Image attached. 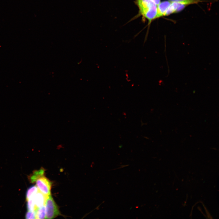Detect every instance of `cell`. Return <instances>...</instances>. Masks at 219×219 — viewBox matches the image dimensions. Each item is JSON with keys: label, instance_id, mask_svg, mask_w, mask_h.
<instances>
[{"label": "cell", "instance_id": "obj_1", "mask_svg": "<svg viewBox=\"0 0 219 219\" xmlns=\"http://www.w3.org/2000/svg\"><path fill=\"white\" fill-rule=\"evenodd\" d=\"M138 8V16H141L143 20L148 21L149 23L156 19L157 6L151 0H134Z\"/></svg>", "mask_w": 219, "mask_h": 219}, {"label": "cell", "instance_id": "obj_2", "mask_svg": "<svg viewBox=\"0 0 219 219\" xmlns=\"http://www.w3.org/2000/svg\"><path fill=\"white\" fill-rule=\"evenodd\" d=\"M45 206L46 219H53L60 215L58 207L51 195L47 197Z\"/></svg>", "mask_w": 219, "mask_h": 219}, {"label": "cell", "instance_id": "obj_3", "mask_svg": "<svg viewBox=\"0 0 219 219\" xmlns=\"http://www.w3.org/2000/svg\"><path fill=\"white\" fill-rule=\"evenodd\" d=\"M35 182L39 191L46 196L50 195L52 182L44 175L38 178Z\"/></svg>", "mask_w": 219, "mask_h": 219}, {"label": "cell", "instance_id": "obj_4", "mask_svg": "<svg viewBox=\"0 0 219 219\" xmlns=\"http://www.w3.org/2000/svg\"><path fill=\"white\" fill-rule=\"evenodd\" d=\"M48 197L43 194L39 190L34 196L33 199L35 206L36 208L45 206V202Z\"/></svg>", "mask_w": 219, "mask_h": 219}, {"label": "cell", "instance_id": "obj_5", "mask_svg": "<svg viewBox=\"0 0 219 219\" xmlns=\"http://www.w3.org/2000/svg\"><path fill=\"white\" fill-rule=\"evenodd\" d=\"M171 3L169 1H165L160 2L157 6L156 19L164 16Z\"/></svg>", "mask_w": 219, "mask_h": 219}, {"label": "cell", "instance_id": "obj_6", "mask_svg": "<svg viewBox=\"0 0 219 219\" xmlns=\"http://www.w3.org/2000/svg\"><path fill=\"white\" fill-rule=\"evenodd\" d=\"M44 173L45 170L43 168L39 170L34 171L28 177L29 181L32 183H35L38 178L44 175Z\"/></svg>", "mask_w": 219, "mask_h": 219}, {"label": "cell", "instance_id": "obj_7", "mask_svg": "<svg viewBox=\"0 0 219 219\" xmlns=\"http://www.w3.org/2000/svg\"><path fill=\"white\" fill-rule=\"evenodd\" d=\"M39 191L36 186H33L28 188L27 189L26 195V200H27L33 198Z\"/></svg>", "mask_w": 219, "mask_h": 219}, {"label": "cell", "instance_id": "obj_8", "mask_svg": "<svg viewBox=\"0 0 219 219\" xmlns=\"http://www.w3.org/2000/svg\"><path fill=\"white\" fill-rule=\"evenodd\" d=\"M35 212L36 219L46 218V209L44 206L37 208Z\"/></svg>", "mask_w": 219, "mask_h": 219}, {"label": "cell", "instance_id": "obj_9", "mask_svg": "<svg viewBox=\"0 0 219 219\" xmlns=\"http://www.w3.org/2000/svg\"><path fill=\"white\" fill-rule=\"evenodd\" d=\"M171 2H176L185 5H189L202 2L200 0H169Z\"/></svg>", "mask_w": 219, "mask_h": 219}, {"label": "cell", "instance_id": "obj_10", "mask_svg": "<svg viewBox=\"0 0 219 219\" xmlns=\"http://www.w3.org/2000/svg\"><path fill=\"white\" fill-rule=\"evenodd\" d=\"M178 4L176 2H171L166 11L164 16H168L170 14L176 12Z\"/></svg>", "mask_w": 219, "mask_h": 219}, {"label": "cell", "instance_id": "obj_11", "mask_svg": "<svg viewBox=\"0 0 219 219\" xmlns=\"http://www.w3.org/2000/svg\"><path fill=\"white\" fill-rule=\"evenodd\" d=\"M33 198L27 200V209L29 211H35L37 209L34 203Z\"/></svg>", "mask_w": 219, "mask_h": 219}, {"label": "cell", "instance_id": "obj_12", "mask_svg": "<svg viewBox=\"0 0 219 219\" xmlns=\"http://www.w3.org/2000/svg\"><path fill=\"white\" fill-rule=\"evenodd\" d=\"M25 218L26 219H36L35 211H29L26 214Z\"/></svg>", "mask_w": 219, "mask_h": 219}, {"label": "cell", "instance_id": "obj_13", "mask_svg": "<svg viewBox=\"0 0 219 219\" xmlns=\"http://www.w3.org/2000/svg\"><path fill=\"white\" fill-rule=\"evenodd\" d=\"M157 6L160 3V0H151Z\"/></svg>", "mask_w": 219, "mask_h": 219}]
</instances>
